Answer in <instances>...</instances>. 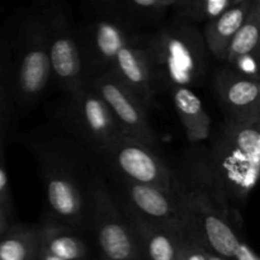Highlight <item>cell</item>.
<instances>
[{
    "mask_svg": "<svg viewBox=\"0 0 260 260\" xmlns=\"http://www.w3.org/2000/svg\"><path fill=\"white\" fill-rule=\"evenodd\" d=\"M103 177L112 197L122 207L145 220L155 222H183L182 205L174 193L109 175Z\"/></svg>",
    "mask_w": 260,
    "mask_h": 260,
    "instance_id": "obj_13",
    "label": "cell"
},
{
    "mask_svg": "<svg viewBox=\"0 0 260 260\" xmlns=\"http://www.w3.org/2000/svg\"><path fill=\"white\" fill-rule=\"evenodd\" d=\"M18 141L29 151L42 182L40 221L89 231L91 189L101 173L93 155L55 124L23 132Z\"/></svg>",
    "mask_w": 260,
    "mask_h": 260,
    "instance_id": "obj_1",
    "label": "cell"
},
{
    "mask_svg": "<svg viewBox=\"0 0 260 260\" xmlns=\"http://www.w3.org/2000/svg\"><path fill=\"white\" fill-rule=\"evenodd\" d=\"M168 95L184 129L188 145L206 144L210 139L213 122L194 89L175 88Z\"/></svg>",
    "mask_w": 260,
    "mask_h": 260,
    "instance_id": "obj_18",
    "label": "cell"
},
{
    "mask_svg": "<svg viewBox=\"0 0 260 260\" xmlns=\"http://www.w3.org/2000/svg\"><path fill=\"white\" fill-rule=\"evenodd\" d=\"M14 206H8L0 202V236L17 222Z\"/></svg>",
    "mask_w": 260,
    "mask_h": 260,
    "instance_id": "obj_27",
    "label": "cell"
},
{
    "mask_svg": "<svg viewBox=\"0 0 260 260\" xmlns=\"http://www.w3.org/2000/svg\"><path fill=\"white\" fill-rule=\"evenodd\" d=\"M4 146L5 139H0V202L5 203L8 206H14L12 197V189H10Z\"/></svg>",
    "mask_w": 260,
    "mask_h": 260,
    "instance_id": "obj_25",
    "label": "cell"
},
{
    "mask_svg": "<svg viewBox=\"0 0 260 260\" xmlns=\"http://www.w3.org/2000/svg\"><path fill=\"white\" fill-rule=\"evenodd\" d=\"M207 249L203 248L197 241L188 238L184 233V238L180 243L175 260H207Z\"/></svg>",
    "mask_w": 260,
    "mask_h": 260,
    "instance_id": "obj_26",
    "label": "cell"
},
{
    "mask_svg": "<svg viewBox=\"0 0 260 260\" xmlns=\"http://www.w3.org/2000/svg\"><path fill=\"white\" fill-rule=\"evenodd\" d=\"M89 86L106 104L122 135L161 151V142L150 118V109L111 73L88 79Z\"/></svg>",
    "mask_w": 260,
    "mask_h": 260,
    "instance_id": "obj_10",
    "label": "cell"
},
{
    "mask_svg": "<svg viewBox=\"0 0 260 260\" xmlns=\"http://www.w3.org/2000/svg\"><path fill=\"white\" fill-rule=\"evenodd\" d=\"M40 225L17 221L0 236V260H37Z\"/></svg>",
    "mask_w": 260,
    "mask_h": 260,
    "instance_id": "obj_20",
    "label": "cell"
},
{
    "mask_svg": "<svg viewBox=\"0 0 260 260\" xmlns=\"http://www.w3.org/2000/svg\"><path fill=\"white\" fill-rule=\"evenodd\" d=\"M210 81L222 119L260 121V81L245 78L223 63L211 71Z\"/></svg>",
    "mask_w": 260,
    "mask_h": 260,
    "instance_id": "obj_12",
    "label": "cell"
},
{
    "mask_svg": "<svg viewBox=\"0 0 260 260\" xmlns=\"http://www.w3.org/2000/svg\"><path fill=\"white\" fill-rule=\"evenodd\" d=\"M230 260H260L258 254L254 251V249L251 248L250 244L248 241H243L241 244H239V246L236 248V250L234 251L233 256Z\"/></svg>",
    "mask_w": 260,
    "mask_h": 260,
    "instance_id": "obj_28",
    "label": "cell"
},
{
    "mask_svg": "<svg viewBox=\"0 0 260 260\" xmlns=\"http://www.w3.org/2000/svg\"><path fill=\"white\" fill-rule=\"evenodd\" d=\"M40 225V249L62 260H96L98 250L90 231L58 223L37 221Z\"/></svg>",
    "mask_w": 260,
    "mask_h": 260,
    "instance_id": "obj_16",
    "label": "cell"
},
{
    "mask_svg": "<svg viewBox=\"0 0 260 260\" xmlns=\"http://www.w3.org/2000/svg\"><path fill=\"white\" fill-rule=\"evenodd\" d=\"M96 260H101V259H96Z\"/></svg>",
    "mask_w": 260,
    "mask_h": 260,
    "instance_id": "obj_31",
    "label": "cell"
},
{
    "mask_svg": "<svg viewBox=\"0 0 260 260\" xmlns=\"http://www.w3.org/2000/svg\"><path fill=\"white\" fill-rule=\"evenodd\" d=\"M236 0H175L168 20L177 24L201 28L225 10Z\"/></svg>",
    "mask_w": 260,
    "mask_h": 260,
    "instance_id": "obj_21",
    "label": "cell"
},
{
    "mask_svg": "<svg viewBox=\"0 0 260 260\" xmlns=\"http://www.w3.org/2000/svg\"><path fill=\"white\" fill-rule=\"evenodd\" d=\"M109 73L116 76L132 93L136 94L150 111L159 107L146 57L141 48L135 45L132 38L131 42L118 53Z\"/></svg>",
    "mask_w": 260,
    "mask_h": 260,
    "instance_id": "obj_17",
    "label": "cell"
},
{
    "mask_svg": "<svg viewBox=\"0 0 260 260\" xmlns=\"http://www.w3.org/2000/svg\"><path fill=\"white\" fill-rule=\"evenodd\" d=\"M51 79L60 93L85 86L83 63L75 30V18L66 2H41Z\"/></svg>",
    "mask_w": 260,
    "mask_h": 260,
    "instance_id": "obj_8",
    "label": "cell"
},
{
    "mask_svg": "<svg viewBox=\"0 0 260 260\" xmlns=\"http://www.w3.org/2000/svg\"><path fill=\"white\" fill-rule=\"evenodd\" d=\"M4 29L15 108L17 113H28L52 84L41 3L15 12Z\"/></svg>",
    "mask_w": 260,
    "mask_h": 260,
    "instance_id": "obj_4",
    "label": "cell"
},
{
    "mask_svg": "<svg viewBox=\"0 0 260 260\" xmlns=\"http://www.w3.org/2000/svg\"><path fill=\"white\" fill-rule=\"evenodd\" d=\"M207 260H229V259H226V258H223V256H220V255H217V254H213V253H211V251H208Z\"/></svg>",
    "mask_w": 260,
    "mask_h": 260,
    "instance_id": "obj_30",
    "label": "cell"
},
{
    "mask_svg": "<svg viewBox=\"0 0 260 260\" xmlns=\"http://www.w3.org/2000/svg\"><path fill=\"white\" fill-rule=\"evenodd\" d=\"M75 30L85 81L109 73L118 53L134 36L117 23L88 13L83 19L75 20Z\"/></svg>",
    "mask_w": 260,
    "mask_h": 260,
    "instance_id": "obj_11",
    "label": "cell"
},
{
    "mask_svg": "<svg viewBox=\"0 0 260 260\" xmlns=\"http://www.w3.org/2000/svg\"><path fill=\"white\" fill-rule=\"evenodd\" d=\"M93 156L103 175L174 193L173 160L132 137L118 135Z\"/></svg>",
    "mask_w": 260,
    "mask_h": 260,
    "instance_id": "obj_7",
    "label": "cell"
},
{
    "mask_svg": "<svg viewBox=\"0 0 260 260\" xmlns=\"http://www.w3.org/2000/svg\"><path fill=\"white\" fill-rule=\"evenodd\" d=\"M37 260H62V259L56 258V256L51 255V254L46 253L45 250H42V249H40V253H38Z\"/></svg>",
    "mask_w": 260,
    "mask_h": 260,
    "instance_id": "obj_29",
    "label": "cell"
},
{
    "mask_svg": "<svg viewBox=\"0 0 260 260\" xmlns=\"http://www.w3.org/2000/svg\"><path fill=\"white\" fill-rule=\"evenodd\" d=\"M89 231L101 260H144L134 233L102 173L91 189Z\"/></svg>",
    "mask_w": 260,
    "mask_h": 260,
    "instance_id": "obj_9",
    "label": "cell"
},
{
    "mask_svg": "<svg viewBox=\"0 0 260 260\" xmlns=\"http://www.w3.org/2000/svg\"><path fill=\"white\" fill-rule=\"evenodd\" d=\"M132 41L146 57L156 95L175 88L197 89L210 78V55L201 28L167 22Z\"/></svg>",
    "mask_w": 260,
    "mask_h": 260,
    "instance_id": "obj_3",
    "label": "cell"
},
{
    "mask_svg": "<svg viewBox=\"0 0 260 260\" xmlns=\"http://www.w3.org/2000/svg\"><path fill=\"white\" fill-rule=\"evenodd\" d=\"M208 160L231 206L240 211L255 189L260 172V121L222 119L206 142Z\"/></svg>",
    "mask_w": 260,
    "mask_h": 260,
    "instance_id": "obj_5",
    "label": "cell"
},
{
    "mask_svg": "<svg viewBox=\"0 0 260 260\" xmlns=\"http://www.w3.org/2000/svg\"><path fill=\"white\" fill-rule=\"evenodd\" d=\"M259 56L260 55H256V53L240 56V57L235 58V60L231 61V62L226 66L234 69L236 73L245 76V78H249L251 79V80L255 81H260Z\"/></svg>",
    "mask_w": 260,
    "mask_h": 260,
    "instance_id": "obj_24",
    "label": "cell"
},
{
    "mask_svg": "<svg viewBox=\"0 0 260 260\" xmlns=\"http://www.w3.org/2000/svg\"><path fill=\"white\" fill-rule=\"evenodd\" d=\"M250 4L251 0H236L233 7L201 27L206 50L218 65L225 62L231 41L243 24Z\"/></svg>",
    "mask_w": 260,
    "mask_h": 260,
    "instance_id": "obj_19",
    "label": "cell"
},
{
    "mask_svg": "<svg viewBox=\"0 0 260 260\" xmlns=\"http://www.w3.org/2000/svg\"><path fill=\"white\" fill-rule=\"evenodd\" d=\"M175 0H91L85 13L112 20L132 35L151 32L167 22Z\"/></svg>",
    "mask_w": 260,
    "mask_h": 260,
    "instance_id": "obj_14",
    "label": "cell"
},
{
    "mask_svg": "<svg viewBox=\"0 0 260 260\" xmlns=\"http://www.w3.org/2000/svg\"><path fill=\"white\" fill-rule=\"evenodd\" d=\"M118 207L134 233L144 260L177 259L184 238L183 222H155L140 217L122 206L118 205Z\"/></svg>",
    "mask_w": 260,
    "mask_h": 260,
    "instance_id": "obj_15",
    "label": "cell"
},
{
    "mask_svg": "<svg viewBox=\"0 0 260 260\" xmlns=\"http://www.w3.org/2000/svg\"><path fill=\"white\" fill-rule=\"evenodd\" d=\"M173 192L182 205L185 235L230 260L239 244L245 241L243 218L216 177L206 145H188L173 159Z\"/></svg>",
    "mask_w": 260,
    "mask_h": 260,
    "instance_id": "obj_2",
    "label": "cell"
},
{
    "mask_svg": "<svg viewBox=\"0 0 260 260\" xmlns=\"http://www.w3.org/2000/svg\"><path fill=\"white\" fill-rule=\"evenodd\" d=\"M251 53L260 55V0H251L243 24L231 41L223 65Z\"/></svg>",
    "mask_w": 260,
    "mask_h": 260,
    "instance_id": "obj_22",
    "label": "cell"
},
{
    "mask_svg": "<svg viewBox=\"0 0 260 260\" xmlns=\"http://www.w3.org/2000/svg\"><path fill=\"white\" fill-rule=\"evenodd\" d=\"M17 114L12 74H10L9 50L5 29H0V139H7L13 118Z\"/></svg>",
    "mask_w": 260,
    "mask_h": 260,
    "instance_id": "obj_23",
    "label": "cell"
},
{
    "mask_svg": "<svg viewBox=\"0 0 260 260\" xmlns=\"http://www.w3.org/2000/svg\"><path fill=\"white\" fill-rule=\"evenodd\" d=\"M48 116L52 124L91 155H95L122 135L106 104L86 85L61 93L51 103Z\"/></svg>",
    "mask_w": 260,
    "mask_h": 260,
    "instance_id": "obj_6",
    "label": "cell"
}]
</instances>
